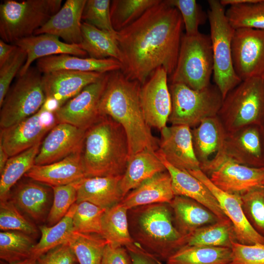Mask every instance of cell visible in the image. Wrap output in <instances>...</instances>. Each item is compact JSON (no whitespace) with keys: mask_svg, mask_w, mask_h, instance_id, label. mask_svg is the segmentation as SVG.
<instances>
[{"mask_svg":"<svg viewBox=\"0 0 264 264\" xmlns=\"http://www.w3.org/2000/svg\"><path fill=\"white\" fill-rule=\"evenodd\" d=\"M33 237L16 231L0 232V258L12 264L31 257V251L36 244Z\"/></svg>","mask_w":264,"mask_h":264,"instance_id":"f35d334b","label":"cell"},{"mask_svg":"<svg viewBox=\"0 0 264 264\" xmlns=\"http://www.w3.org/2000/svg\"><path fill=\"white\" fill-rule=\"evenodd\" d=\"M227 132L250 125L264 127V78L242 81L223 99L218 113Z\"/></svg>","mask_w":264,"mask_h":264,"instance_id":"8992f818","label":"cell"},{"mask_svg":"<svg viewBox=\"0 0 264 264\" xmlns=\"http://www.w3.org/2000/svg\"><path fill=\"white\" fill-rule=\"evenodd\" d=\"M105 74L60 70L43 74L42 84L46 98L56 99L61 107L85 87L101 79Z\"/></svg>","mask_w":264,"mask_h":264,"instance_id":"ffe728a7","label":"cell"},{"mask_svg":"<svg viewBox=\"0 0 264 264\" xmlns=\"http://www.w3.org/2000/svg\"><path fill=\"white\" fill-rule=\"evenodd\" d=\"M122 176L86 177L76 182V203L87 201L107 209L119 203L123 198Z\"/></svg>","mask_w":264,"mask_h":264,"instance_id":"4316f807","label":"cell"},{"mask_svg":"<svg viewBox=\"0 0 264 264\" xmlns=\"http://www.w3.org/2000/svg\"><path fill=\"white\" fill-rule=\"evenodd\" d=\"M51 187L53 198L46 220L48 226L53 225L61 220L73 204L76 203L77 198L75 182Z\"/></svg>","mask_w":264,"mask_h":264,"instance_id":"f6af8a7d","label":"cell"},{"mask_svg":"<svg viewBox=\"0 0 264 264\" xmlns=\"http://www.w3.org/2000/svg\"><path fill=\"white\" fill-rule=\"evenodd\" d=\"M107 209L87 201L77 203L73 217V230L101 235L102 220Z\"/></svg>","mask_w":264,"mask_h":264,"instance_id":"b9f144b4","label":"cell"},{"mask_svg":"<svg viewBox=\"0 0 264 264\" xmlns=\"http://www.w3.org/2000/svg\"><path fill=\"white\" fill-rule=\"evenodd\" d=\"M77 258L68 242L52 249L37 259V264H77Z\"/></svg>","mask_w":264,"mask_h":264,"instance_id":"f907efd6","label":"cell"},{"mask_svg":"<svg viewBox=\"0 0 264 264\" xmlns=\"http://www.w3.org/2000/svg\"><path fill=\"white\" fill-rule=\"evenodd\" d=\"M14 44L23 49L26 60L18 75L24 74L36 60L60 54H68L82 57L88 55L80 44H70L50 34L33 35L16 42Z\"/></svg>","mask_w":264,"mask_h":264,"instance_id":"484cf974","label":"cell"},{"mask_svg":"<svg viewBox=\"0 0 264 264\" xmlns=\"http://www.w3.org/2000/svg\"><path fill=\"white\" fill-rule=\"evenodd\" d=\"M167 171L158 173L129 192L120 203L127 209L158 203H170L175 197Z\"/></svg>","mask_w":264,"mask_h":264,"instance_id":"f1b7e54d","label":"cell"},{"mask_svg":"<svg viewBox=\"0 0 264 264\" xmlns=\"http://www.w3.org/2000/svg\"><path fill=\"white\" fill-rule=\"evenodd\" d=\"M187 172L204 183L216 198L221 209L233 225L237 242L248 245L264 244V237L259 234L247 220L240 195L220 189L200 170Z\"/></svg>","mask_w":264,"mask_h":264,"instance_id":"9a60e30c","label":"cell"},{"mask_svg":"<svg viewBox=\"0 0 264 264\" xmlns=\"http://www.w3.org/2000/svg\"><path fill=\"white\" fill-rule=\"evenodd\" d=\"M26 54L18 46L8 61L0 67V106L11 87L14 78L19 74L26 60Z\"/></svg>","mask_w":264,"mask_h":264,"instance_id":"c3c4849f","label":"cell"},{"mask_svg":"<svg viewBox=\"0 0 264 264\" xmlns=\"http://www.w3.org/2000/svg\"><path fill=\"white\" fill-rule=\"evenodd\" d=\"M67 242L78 264H102L104 248L108 243L101 235L73 231Z\"/></svg>","mask_w":264,"mask_h":264,"instance_id":"74e56055","label":"cell"},{"mask_svg":"<svg viewBox=\"0 0 264 264\" xmlns=\"http://www.w3.org/2000/svg\"><path fill=\"white\" fill-rule=\"evenodd\" d=\"M110 0H87L82 20L117 39V32L113 28L110 19Z\"/></svg>","mask_w":264,"mask_h":264,"instance_id":"bcb514c9","label":"cell"},{"mask_svg":"<svg viewBox=\"0 0 264 264\" xmlns=\"http://www.w3.org/2000/svg\"><path fill=\"white\" fill-rule=\"evenodd\" d=\"M191 133L200 169L208 176L226 159L224 146L227 132L217 115L203 120L191 129Z\"/></svg>","mask_w":264,"mask_h":264,"instance_id":"8fae6325","label":"cell"},{"mask_svg":"<svg viewBox=\"0 0 264 264\" xmlns=\"http://www.w3.org/2000/svg\"><path fill=\"white\" fill-rule=\"evenodd\" d=\"M0 229L20 231L33 238L38 234L35 224L22 215L9 198L0 200Z\"/></svg>","mask_w":264,"mask_h":264,"instance_id":"7bdbcfd3","label":"cell"},{"mask_svg":"<svg viewBox=\"0 0 264 264\" xmlns=\"http://www.w3.org/2000/svg\"><path fill=\"white\" fill-rule=\"evenodd\" d=\"M102 264H133L131 255L125 246L108 243L103 254Z\"/></svg>","mask_w":264,"mask_h":264,"instance_id":"816d5d0a","label":"cell"},{"mask_svg":"<svg viewBox=\"0 0 264 264\" xmlns=\"http://www.w3.org/2000/svg\"><path fill=\"white\" fill-rule=\"evenodd\" d=\"M42 73L31 66L22 75H18L0 106V127L12 126L37 113L46 96Z\"/></svg>","mask_w":264,"mask_h":264,"instance_id":"30bf717a","label":"cell"},{"mask_svg":"<svg viewBox=\"0 0 264 264\" xmlns=\"http://www.w3.org/2000/svg\"><path fill=\"white\" fill-rule=\"evenodd\" d=\"M208 176L222 190L241 195L252 188L264 185V167H249L226 159Z\"/></svg>","mask_w":264,"mask_h":264,"instance_id":"44dd1931","label":"cell"},{"mask_svg":"<svg viewBox=\"0 0 264 264\" xmlns=\"http://www.w3.org/2000/svg\"><path fill=\"white\" fill-rule=\"evenodd\" d=\"M128 217L134 242L160 261H166L185 246V236L175 226L169 203L132 208L128 210Z\"/></svg>","mask_w":264,"mask_h":264,"instance_id":"277c9868","label":"cell"},{"mask_svg":"<svg viewBox=\"0 0 264 264\" xmlns=\"http://www.w3.org/2000/svg\"><path fill=\"white\" fill-rule=\"evenodd\" d=\"M180 13L186 33L193 36L199 32L198 27L204 24L208 18L206 14L195 0H167Z\"/></svg>","mask_w":264,"mask_h":264,"instance_id":"7dc6e473","label":"cell"},{"mask_svg":"<svg viewBox=\"0 0 264 264\" xmlns=\"http://www.w3.org/2000/svg\"><path fill=\"white\" fill-rule=\"evenodd\" d=\"M36 67L43 74L60 70L107 73L121 70L122 65L114 58L96 59L60 54L37 60Z\"/></svg>","mask_w":264,"mask_h":264,"instance_id":"83f0119b","label":"cell"},{"mask_svg":"<svg viewBox=\"0 0 264 264\" xmlns=\"http://www.w3.org/2000/svg\"><path fill=\"white\" fill-rule=\"evenodd\" d=\"M128 211L120 202L107 209L101 235L108 243L126 247L134 242L130 232Z\"/></svg>","mask_w":264,"mask_h":264,"instance_id":"d590c367","label":"cell"},{"mask_svg":"<svg viewBox=\"0 0 264 264\" xmlns=\"http://www.w3.org/2000/svg\"><path fill=\"white\" fill-rule=\"evenodd\" d=\"M244 214L252 227L264 237V186H259L240 195Z\"/></svg>","mask_w":264,"mask_h":264,"instance_id":"ee69618b","label":"cell"},{"mask_svg":"<svg viewBox=\"0 0 264 264\" xmlns=\"http://www.w3.org/2000/svg\"></svg>","mask_w":264,"mask_h":264,"instance_id":"94428289","label":"cell"},{"mask_svg":"<svg viewBox=\"0 0 264 264\" xmlns=\"http://www.w3.org/2000/svg\"><path fill=\"white\" fill-rule=\"evenodd\" d=\"M86 130L58 123L42 141L35 165L52 163L82 151Z\"/></svg>","mask_w":264,"mask_h":264,"instance_id":"e0dca14e","label":"cell"},{"mask_svg":"<svg viewBox=\"0 0 264 264\" xmlns=\"http://www.w3.org/2000/svg\"><path fill=\"white\" fill-rule=\"evenodd\" d=\"M237 241L233 225L228 219L200 227L185 236V245L231 248Z\"/></svg>","mask_w":264,"mask_h":264,"instance_id":"836d02e7","label":"cell"},{"mask_svg":"<svg viewBox=\"0 0 264 264\" xmlns=\"http://www.w3.org/2000/svg\"><path fill=\"white\" fill-rule=\"evenodd\" d=\"M166 171L156 151L146 149L136 153L129 158L120 181L123 198L144 181Z\"/></svg>","mask_w":264,"mask_h":264,"instance_id":"4dcf8cb0","label":"cell"},{"mask_svg":"<svg viewBox=\"0 0 264 264\" xmlns=\"http://www.w3.org/2000/svg\"><path fill=\"white\" fill-rule=\"evenodd\" d=\"M37 264V260L33 258H29L26 259H25L24 260L19 261L18 262L12 263V264Z\"/></svg>","mask_w":264,"mask_h":264,"instance_id":"6f0895ef","label":"cell"},{"mask_svg":"<svg viewBox=\"0 0 264 264\" xmlns=\"http://www.w3.org/2000/svg\"><path fill=\"white\" fill-rule=\"evenodd\" d=\"M81 31L82 40L80 44L89 57L114 58L122 62V55L116 37L84 22H82Z\"/></svg>","mask_w":264,"mask_h":264,"instance_id":"1f68e13d","label":"cell"},{"mask_svg":"<svg viewBox=\"0 0 264 264\" xmlns=\"http://www.w3.org/2000/svg\"><path fill=\"white\" fill-rule=\"evenodd\" d=\"M214 63L210 37L199 32L181 37L176 65L171 83H180L195 89H202L210 84Z\"/></svg>","mask_w":264,"mask_h":264,"instance_id":"ba28073f","label":"cell"},{"mask_svg":"<svg viewBox=\"0 0 264 264\" xmlns=\"http://www.w3.org/2000/svg\"></svg>","mask_w":264,"mask_h":264,"instance_id":"680465c9","label":"cell"},{"mask_svg":"<svg viewBox=\"0 0 264 264\" xmlns=\"http://www.w3.org/2000/svg\"><path fill=\"white\" fill-rule=\"evenodd\" d=\"M24 176L51 187L77 182L87 177L82 162V151L52 163L34 165Z\"/></svg>","mask_w":264,"mask_h":264,"instance_id":"cb8c5ba5","label":"cell"},{"mask_svg":"<svg viewBox=\"0 0 264 264\" xmlns=\"http://www.w3.org/2000/svg\"><path fill=\"white\" fill-rule=\"evenodd\" d=\"M232 50L234 68L242 81L264 77V30L235 29Z\"/></svg>","mask_w":264,"mask_h":264,"instance_id":"7c38bea8","label":"cell"},{"mask_svg":"<svg viewBox=\"0 0 264 264\" xmlns=\"http://www.w3.org/2000/svg\"><path fill=\"white\" fill-rule=\"evenodd\" d=\"M169 204L175 226L184 236L220 220L207 208L186 197L175 196Z\"/></svg>","mask_w":264,"mask_h":264,"instance_id":"f546056e","label":"cell"},{"mask_svg":"<svg viewBox=\"0 0 264 264\" xmlns=\"http://www.w3.org/2000/svg\"><path fill=\"white\" fill-rule=\"evenodd\" d=\"M226 17L234 29L253 28L264 30V0L229 6Z\"/></svg>","mask_w":264,"mask_h":264,"instance_id":"60d3db41","label":"cell"},{"mask_svg":"<svg viewBox=\"0 0 264 264\" xmlns=\"http://www.w3.org/2000/svg\"><path fill=\"white\" fill-rule=\"evenodd\" d=\"M129 154L125 131L110 117L101 116L86 130L82 159L87 177L122 176Z\"/></svg>","mask_w":264,"mask_h":264,"instance_id":"3957f363","label":"cell"},{"mask_svg":"<svg viewBox=\"0 0 264 264\" xmlns=\"http://www.w3.org/2000/svg\"><path fill=\"white\" fill-rule=\"evenodd\" d=\"M17 47L14 44H10L0 40V67L12 56Z\"/></svg>","mask_w":264,"mask_h":264,"instance_id":"db71d44e","label":"cell"},{"mask_svg":"<svg viewBox=\"0 0 264 264\" xmlns=\"http://www.w3.org/2000/svg\"><path fill=\"white\" fill-rule=\"evenodd\" d=\"M160 132L157 151L169 163L181 170H200L194 150L190 127L171 125L166 126Z\"/></svg>","mask_w":264,"mask_h":264,"instance_id":"ac0fdd59","label":"cell"},{"mask_svg":"<svg viewBox=\"0 0 264 264\" xmlns=\"http://www.w3.org/2000/svg\"><path fill=\"white\" fill-rule=\"evenodd\" d=\"M160 0H113L110 15L114 29L118 32L138 19Z\"/></svg>","mask_w":264,"mask_h":264,"instance_id":"ab89813d","label":"cell"},{"mask_svg":"<svg viewBox=\"0 0 264 264\" xmlns=\"http://www.w3.org/2000/svg\"><path fill=\"white\" fill-rule=\"evenodd\" d=\"M167 75L164 68H157L140 89V102L145 119L149 127L160 131L167 126L172 110Z\"/></svg>","mask_w":264,"mask_h":264,"instance_id":"5bb4252c","label":"cell"},{"mask_svg":"<svg viewBox=\"0 0 264 264\" xmlns=\"http://www.w3.org/2000/svg\"><path fill=\"white\" fill-rule=\"evenodd\" d=\"M232 258L229 264H264V244L232 243Z\"/></svg>","mask_w":264,"mask_h":264,"instance_id":"681fc988","label":"cell"},{"mask_svg":"<svg viewBox=\"0 0 264 264\" xmlns=\"http://www.w3.org/2000/svg\"><path fill=\"white\" fill-rule=\"evenodd\" d=\"M133 264H162L160 261L134 242L126 246Z\"/></svg>","mask_w":264,"mask_h":264,"instance_id":"f5cc1de1","label":"cell"},{"mask_svg":"<svg viewBox=\"0 0 264 264\" xmlns=\"http://www.w3.org/2000/svg\"><path fill=\"white\" fill-rule=\"evenodd\" d=\"M140 84L129 79L119 70L109 72L100 102L101 115L110 117L125 130L129 158L146 149L155 152L158 149V141L153 136L143 113Z\"/></svg>","mask_w":264,"mask_h":264,"instance_id":"7a4b0ae2","label":"cell"},{"mask_svg":"<svg viewBox=\"0 0 264 264\" xmlns=\"http://www.w3.org/2000/svg\"><path fill=\"white\" fill-rule=\"evenodd\" d=\"M41 143L9 158L0 173V200L8 198L12 188L35 165Z\"/></svg>","mask_w":264,"mask_h":264,"instance_id":"e575fe53","label":"cell"},{"mask_svg":"<svg viewBox=\"0 0 264 264\" xmlns=\"http://www.w3.org/2000/svg\"><path fill=\"white\" fill-rule=\"evenodd\" d=\"M9 158L5 150L0 145V173L2 171Z\"/></svg>","mask_w":264,"mask_h":264,"instance_id":"9f6ffc18","label":"cell"},{"mask_svg":"<svg viewBox=\"0 0 264 264\" xmlns=\"http://www.w3.org/2000/svg\"><path fill=\"white\" fill-rule=\"evenodd\" d=\"M207 15L210 27L213 63V79L224 99L242 81L235 71L232 50L234 29L220 0H209Z\"/></svg>","mask_w":264,"mask_h":264,"instance_id":"52a82bcc","label":"cell"},{"mask_svg":"<svg viewBox=\"0 0 264 264\" xmlns=\"http://www.w3.org/2000/svg\"><path fill=\"white\" fill-rule=\"evenodd\" d=\"M50 130L43 124L39 110L12 126L0 128V145L10 157L41 143Z\"/></svg>","mask_w":264,"mask_h":264,"instance_id":"7402d4cb","label":"cell"},{"mask_svg":"<svg viewBox=\"0 0 264 264\" xmlns=\"http://www.w3.org/2000/svg\"><path fill=\"white\" fill-rule=\"evenodd\" d=\"M231 258V248L185 245L166 262V264H229Z\"/></svg>","mask_w":264,"mask_h":264,"instance_id":"d6a6232c","label":"cell"},{"mask_svg":"<svg viewBox=\"0 0 264 264\" xmlns=\"http://www.w3.org/2000/svg\"><path fill=\"white\" fill-rule=\"evenodd\" d=\"M28 178L17 183L11 190L8 198L33 220L43 222L47 220L52 205V188Z\"/></svg>","mask_w":264,"mask_h":264,"instance_id":"d6986e66","label":"cell"},{"mask_svg":"<svg viewBox=\"0 0 264 264\" xmlns=\"http://www.w3.org/2000/svg\"><path fill=\"white\" fill-rule=\"evenodd\" d=\"M86 0H67L34 35L50 34L62 39L66 43L80 44L82 40V14Z\"/></svg>","mask_w":264,"mask_h":264,"instance_id":"603a6c76","label":"cell"},{"mask_svg":"<svg viewBox=\"0 0 264 264\" xmlns=\"http://www.w3.org/2000/svg\"><path fill=\"white\" fill-rule=\"evenodd\" d=\"M156 152L171 176L175 196H184L196 200L209 209L220 220L227 219L216 198L204 183L188 172L173 166L161 154Z\"/></svg>","mask_w":264,"mask_h":264,"instance_id":"d4e9b609","label":"cell"},{"mask_svg":"<svg viewBox=\"0 0 264 264\" xmlns=\"http://www.w3.org/2000/svg\"><path fill=\"white\" fill-rule=\"evenodd\" d=\"M224 153L226 159L249 167H264V127L250 125L227 132Z\"/></svg>","mask_w":264,"mask_h":264,"instance_id":"2e32d148","label":"cell"},{"mask_svg":"<svg viewBox=\"0 0 264 264\" xmlns=\"http://www.w3.org/2000/svg\"><path fill=\"white\" fill-rule=\"evenodd\" d=\"M60 107L57 100L52 98H46L42 107L44 110L55 113Z\"/></svg>","mask_w":264,"mask_h":264,"instance_id":"11a10c76","label":"cell"},{"mask_svg":"<svg viewBox=\"0 0 264 264\" xmlns=\"http://www.w3.org/2000/svg\"><path fill=\"white\" fill-rule=\"evenodd\" d=\"M62 0H5L0 4V37L8 44L34 35L61 8Z\"/></svg>","mask_w":264,"mask_h":264,"instance_id":"5b68a950","label":"cell"},{"mask_svg":"<svg viewBox=\"0 0 264 264\" xmlns=\"http://www.w3.org/2000/svg\"></svg>","mask_w":264,"mask_h":264,"instance_id":"91938a15","label":"cell"},{"mask_svg":"<svg viewBox=\"0 0 264 264\" xmlns=\"http://www.w3.org/2000/svg\"><path fill=\"white\" fill-rule=\"evenodd\" d=\"M76 207L77 203H75L65 216L53 225L39 226L41 237L33 246L30 258L37 260L50 250L67 242L68 238L73 231L72 220Z\"/></svg>","mask_w":264,"mask_h":264,"instance_id":"8d00e7d4","label":"cell"},{"mask_svg":"<svg viewBox=\"0 0 264 264\" xmlns=\"http://www.w3.org/2000/svg\"><path fill=\"white\" fill-rule=\"evenodd\" d=\"M108 78L107 73L62 105L54 113L58 122L68 123L87 130L97 122L102 116L99 106Z\"/></svg>","mask_w":264,"mask_h":264,"instance_id":"4fadbf2b","label":"cell"},{"mask_svg":"<svg viewBox=\"0 0 264 264\" xmlns=\"http://www.w3.org/2000/svg\"><path fill=\"white\" fill-rule=\"evenodd\" d=\"M172 110L168 121L172 125L194 128L206 118L217 116L223 100L218 87L210 84L195 90L180 83H171Z\"/></svg>","mask_w":264,"mask_h":264,"instance_id":"9c48e42d","label":"cell"},{"mask_svg":"<svg viewBox=\"0 0 264 264\" xmlns=\"http://www.w3.org/2000/svg\"><path fill=\"white\" fill-rule=\"evenodd\" d=\"M183 24L179 11L167 0H160L117 32L121 71L126 77L144 84L161 67L172 75L179 52Z\"/></svg>","mask_w":264,"mask_h":264,"instance_id":"6da1fadb","label":"cell"}]
</instances>
